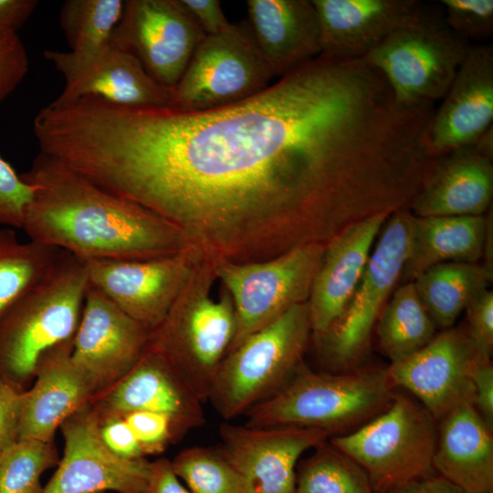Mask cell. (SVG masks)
<instances>
[{"instance_id": "cell-1", "label": "cell", "mask_w": 493, "mask_h": 493, "mask_svg": "<svg viewBox=\"0 0 493 493\" xmlns=\"http://www.w3.org/2000/svg\"><path fill=\"white\" fill-rule=\"evenodd\" d=\"M410 120L364 58L320 54L239 102L205 111L110 103L99 183L176 227L211 260L255 262L359 205L404 151Z\"/></svg>"}, {"instance_id": "cell-2", "label": "cell", "mask_w": 493, "mask_h": 493, "mask_svg": "<svg viewBox=\"0 0 493 493\" xmlns=\"http://www.w3.org/2000/svg\"><path fill=\"white\" fill-rule=\"evenodd\" d=\"M21 176L34 188L22 226L32 241L83 260L152 258L193 248L166 220L41 152Z\"/></svg>"}, {"instance_id": "cell-3", "label": "cell", "mask_w": 493, "mask_h": 493, "mask_svg": "<svg viewBox=\"0 0 493 493\" xmlns=\"http://www.w3.org/2000/svg\"><path fill=\"white\" fill-rule=\"evenodd\" d=\"M394 386L385 368L323 372L302 362L276 394L245 415L251 426L297 425L351 433L392 404Z\"/></svg>"}, {"instance_id": "cell-4", "label": "cell", "mask_w": 493, "mask_h": 493, "mask_svg": "<svg viewBox=\"0 0 493 493\" xmlns=\"http://www.w3.org/2000/svg\"><path fill=\"white\" fill-rule=\"evenodd\" d=\"M216 281L214 260L201 257L149 345L161 352L194 394L207 401L218 369L233 343L236 320L232 299Z\"/></svg>"}, {"instance_id": "cell-5", "label": "cell", "mask_w": 493, "mask_h": 493, "mask_svg": "<svg viewBox=\"0 0 493 493\" xmlns=\"http://www.w3.org/2000/svg\"><path fill=\"white\" fill-rule=\"evenodd\" d=\"M89 287L86 261L62 251L48 272L0 317V367L17 378L71 340Z\"/></svg>"}, {"instance_id": "cell-6", "label": "cell", "mask_w": 493, "mask_h": 493, "mask_svg": "<svg viewBox=\"0 0 493 493\" xmlns=\"http://www.w3.org/2000/svg\"><path fill=\"white\" fill-rule=\"evenodd\" d=\"M311 335L308 301L227 352L207 401L225 420L245 415L282 389L303 362Z\"/></svg>"}, {"instance_id": "cell-7", "label": "cell", "mask_w": 493, "mask_h": 493, "mask_svg": "<svg viewBox=\"0 0 493 493\" xmlns=\"http://www.w3.org/2000/svg\"><path fill=\"white\" fill-rule=\"evenodd\" d=\"M471 45L448 26L439 2H423L364 58L400 101L435 104L447 92Z\"/></svg>"}, {"instance_id": "cell-8", "label": "cell", "mask_w": 493, "mask_h": 493, "mask_svg": "<svg viewBox=\"0 0 493 493\" xmlns=\"http://www.w3.org/2000/svg\"><path fill=\"white\" fill-rule=\"evenodd\" d=\"M437 424L419 402L395 392L384 412L329 441L364 470L375 493H386L435 475Z\"/></svg>"}, {"instance_id": "cell-9", "label": "cell", "mask_w": 493, "mask_h": 493, "mask_svg": "<svg viewBox=\"0 0 493 493\" xmlns=\"http://www.w3.org/2000/svg\"><path fill=\"white\" fill-rule=\"evenodd\" d=\"M325 245H298L267 260H214L216 281L229 294L236 329L231 351L292 307L307 302Z\"/></svg>"}, {"instance_id": "cell-10", "label": "cell", "mask_w": 493, "mask_h": 493, "mask_svg": "<svg viewBox=\"0 0 493 493\" xmlns=\"http://www.w3.org/2000/svg\"><path fill=\"white\" fill-rule=\"evenodd\" d=\"M275 77L246 21L205 36L173 88L172 107L205 111L244 100Z\"/></svg>"}, {"instance_id": "cell-11", "label": "cell", "mask_w": 493, "mask_h": 493, "mask_svg": "<svg viewBox=\"0 0 493 493\" xmlns=\"http://www.w3.org/2000/svg\"><path fill=\"white\" fill-rule=\"evenodd\" d=\"M412 217L407 211H396L388 216L344 314L317 339L333 369L346 372L365 351L372 327L400 281L409 248Z\"/></svg>"}, {"instance_id": "cell-12", "label": "cell", "mask_w": 493, "mask_h": 493, "mask_svg": "<svg viewBox=\"0 0 493 493\" xmlns=\"http://www.w3.org/2000/svg\"><path fill=\"white\" fill-rule=\"evenodd\" d=\"M201 257L188 248L152 258L85 261L89 284L152 332L167 317Z\"/></svg>"}, {"instance_id": "cell-13", "label": "cell", "mask_w": 493, "mask_h": 493, "mask_svg": "<svg viewBox=\"0 0 493 493\" xmlns=\"http://www.w3.org/2000/svg\"><path fill=\"white\" fill-rule=\"evenodd\" d=\"M205 37L179 0H128L110 42L136 57L159 84L173 89Z\"/></svg>"}, {"instance_id": "cell-14", "label": "cell", "mask_w": 493, "mask_h": 493, "mask_svg": "<svg viewBox=\"0 0 493 493\" xmlns=\"http://www.w3.org/2000/svg\"><path fill=\"white\" fill-rule=\"evenodd\" d=\"M480 357L467 327H451L385 369L393 386L412 393L438 422L464 404H474L472 375Z\"/></svg>"}, {"instance_id": "cell-15", "label": "cell", "mask_w": 493, "mask_h": 493, "mask_svg": "<svg viewBox=\"0 0 493 493\" xmlns=\"http://www.w3.org/2000/svg\"><path fill=\"white\" fill-rule=\"evenodd\" d=\"M219 435V448L241 477L245 493H296L301 455L330 437L313 427L230 423L221 425Z\"/></svg>"}, {"instance_id": "cell-16", "label": "cell", "mask_w": 493, "mask_h": 493, "mask_svg": "<svg viewBox=\"0 0 493 493\" xmlns=\"http://www.w3.org/2000/svg\"><path fill=\"white\" fill-rule=\"evenodd\" d=\"M99 418L84 406L61 425L62 459L42 493H144L151 462L125 459L104 444Z\"/></svg>"}, {"instance_id": "cell-17", "label": "cell", "mask_w": 493, "mask_h": 493, "mask_svg": "<svg viewBox=\"0 0 493 493\" xmlns=\"http://www.w3.org/2000/svg\"><path fill=\"white\" fill-rule=\"evenodd\" d=\"M151 334L89 284L70 359L97 390L119 382L134 367Z\"/></svg>"}, {"instance_id": "cell-18", "label": "cell", "mask_w": 493, "mask_h": 493, "mask_svg": "<svg viewBox=\"0 0 493 493\" xmlns=\"http://www.w3.org/2000/svg\"><path fill=\"white\" fill-rule=\"evenodd\" d=\"M44 57L64 76L59 100L91 96L124 106L173 105V89L159 84L136 57L111 42L91 53L45 50Z\"/></svg>"}, {"instance_id": "cell-19", "label": "cell", "mask_w": 493, "mask_h": 493, "mask_svg": "<svg viewBox=\"0 0 493 493\" xmlns=\"http://www.w3.org/2000/svg\"><path fill=\"white\" fill-rule=\"evenodd\" d=\"M441 101L425 134V147L433 158L474 143L492 128V45H471Z\"/></svg>"}, {"instance_id": "cell-20", "label": "cell", "mask_w": 493, "mask_h": 493, "mask_svg": "<svg viewBox=\"0 0 493 493\" xmlns=\"http://www.w3.org/2000/svg\"><path fill=\"white\" fill-rule=\"evenodd\" d=\"M392 209L351 224L325 246L308 299L311 335L328 332L344 314L363 275L372 244Z\"/></svg>"}, {"instance_id": "cell-21", "label": "cell", "mask_w": 493, "mask_h": 493, "mask_svg": "<svg viewBox=\"0 0 493 493\" xmlns=\"http://www.w3.org/2000/svg\"><path fill=\"white\" fill-rule=\"evenodd\" d=\"M441 158L412 200L413 215H482L493 196V128L474 143Z\"/></svg>"}, {"instance_id": "cell-22", "label": "cell", "mask_w": 493, "mask_h": 493, "mask_svg": "<svg viewBox=\"0 0 493 493\" xmlns=\"http://www.w3.org/2000/svg\"><path fill=\"white\" fill-rule=\"evenodd\" d=\"M114 416L139 411L169 416L184 435L205 423L203 402L165 357L148 344L134 367L106 398Z\"/></svg>"}, {"instance_id": "cell-23", "label": "cell", "mask_w": 493, "mask_h": 493, "mask_svg": "<svg viewBox=\"0 0 493 493\" xmlns=\"http://www.w3.org/2000/svg\"><path fill=\"white\" fill-rule=\"evenodd\" d=\"M323 55L364 58L409 20L423 2L417 0H312Z\"/></svg>"}, {"instance_id": "cell-24", "label": "cell", "mask_w": 493, "mask_h": 493, "mask_svg": "<svg viewBox=\"0 0 493 493\" xmlns=\"http://www.w3.org/2000/svg\"><path fill=\"white\" fill-rule=\"evenodd\" d=\"M71 340L42 358L33 387L21 393L18 441L51 442L55 432L95 391L70 359Z\"/></svg>"}, {"instance_id": "cell-25", "label": "cell", "mask_w": 493, "mask_h": 493, "mask_svg": "<svg viewBox=\"0 0 493 493\" xmlns=\"http://www.w3.org/2000/svg\"><path fill=\"white\" fill-rule=\"evenodd\" d=\"M246 21L266 61L282 77L321 53L312 0H247Z\"/></svg>"}, {"instance_id": "cell-26", "label": "cell", "mask_w": 493, "mask_h": 493, "mask_svg": "<svg viewBox=\"0 0 493 493\" xmlns=\"http://www.w3.org/2000/svg\"><path fill=\"white\" fill-rule=\"evenodd\" d=\"M438 422L435 473L462 493L493 491V430L475 405L464 404Z\"/></svg>"}, {"instance_id": "cell-27", "label": "cell", "mask_w": 493, "mask_h": 493, "mask_svg": "<svg viewBox=\"0 0 493 493\" xmlns=\"http://www.w3.org/2000/svg\"><path fill=\"white\" fill-rule=\"evenodd\" d=\"M490 225L483 215H413L409 248L400 281H414L428 268L442 263H477L486 254Z\"/></svg>"}, {"instance_id": "cell-28", "label": "cell", "mask_w": 493, "mask_h": 493, "mask_svg": "<svg viewBox=\"0 0 493 493\" xmlns=\"http://www.w3.org/2000/svg\"><path fill=\"white\" fill-rule=\"evenodd\" d=\"M492 267L477 263L446 262L435 265L413 282L436 329L453 327L469 303L488 289Z\"/></svg>"}, {"instance_id": "cell-29", "label": "cell", "mask_w": 493, "mask_h": 493, "mask_svg": "<svg viewBox=\"0 0 493 493\" xmlns=\"http://www.w3.org/2000/svg\"><path fill=\"white\" fill-rule=\"evenodd\" d=\"M376 323L379 347L391 363L412 356L436 334V327L413 281L403 283L396 288Z\"/></svg>"}, {"instance_id": "cell-30", "label": "cell", "mask_w": 493, "mask_h": 493, "mask_svg": "<svg viewBox=\"0 0 493 493\" xmlns=\"http://www.w3.org/2000/svg\"><path fill=\"white\" fill-rule=\"evenodd\" d=\"M62 251L22 242L13 228H0V317L48 272Z\"/></svg>"}, {"instance_id": "cell-31", "label": "cell", "mask_w": 493, "mask_h": 493, "mask_svg": "<svg viewBox=\"0 0 493 493\" xmlns=\"http://www.w3.org/2000/svg\"><path fill=\"white\" fill-rule=\"evenodd\" d=\"M296 469V493H375L364 470L329 439Z\"/></svg>"}, {"instance_id": "cell-32", "label": "cell", "mask_w": 493, "mask_h": 493, "mask_svg": "<svg viewBox=\"0 0 493 493\" xmlns=\"http://www.w3.org/2000/svg\"><path fill=\"white\" fill-rule=\"evenodd\" d=\"M124 8L122 0H68L59 24L74 54L97 51L110 42Z\"/></svg>"}, {"instance_id": "cell-33", "label": "cell", "mask_w": 493, "mask_h": 493, "mask_svg": "<svg viewBox=\"0 0 493 493\" xmlns=\"http://www.w3.org/2000/svg\"><path fill=\"white\" fill-rule=\"evenodd\" d=\"M171 464L192 493H245L241 477L219 447L185 448Z\"/></svg>"}, {"instance_id": "cell-34", "label": "cell", "mask_w": 493, "mask_h": 493, "mask_svg": "<svg viewBox=\"0 0 493 493\" xmlns=\"http://www.w3.org/2000/svg\"><path fill=\"white\" fill-rule=\"evenodd\" d=\"M58 463L51 442L20 440L0 456V493H42L43 473Z\"/></svg>"}, {"instance_id": "cell-35", "label": "cell", "mask_w": 493, "mask_h": 493, "mask_svg": "<svg viewBox=\"0 0 493 493\" xmlns=\"http://www.w3.org/2000/svg\"><path fill=\"white\" fill-rule=\"evenodd\" d=\"M445 19L458 36L484 44L493 34L492 0H442Z\"/></svg>"}, {"instance_id": "cell-36", "label": "cell", "mask_w": 493, "mask_h": 493, "mask_svg": "<svg viewBox=\"0 0 493 493\" xmlns=\"http://www.w3.org/2000/svg\"><path fill=\"white\" fill-rule=\"evenodd\" d=\"M34 188L0 155V226L22 228Z\"/></svg>"}, {"instance_id": "cell-37", "label": "cell", "mask_w": 493, "mask_h": 493, "mask_svg": "<svg viewBox=\"0 0 493 493\" xmlns=\"http://www.w3.org/2000/svg\"><path fill=\"white\" fill-rule=\"evenodd\" d=\"M137 437L144 456L162 453L167 446L183 435L167 415L146 411L123 415Z\"/></svg>"}, {"instance_id": "cell-38", "label": "cell", "mask_w": 493, "mask_h": 493, "mask_svg": "<svg viewBox=\"0 0 493 493\" xmlns=\"http://www.w3.org/2000/svg\"><path fill=\"white\" fill-rule=\"evenodd\" d=\"M27 71V54L17 32H0V102L18 87Z\"/></svg>"}, {"instance_id": "cell-39", "label": "cell", "mask_w": 493, "mask_h": 493, "mask_svg": "<svg viewBox=\"0 0 493 493\" xmlns=\"http://www.w3.org/2000/svg\"><path fill=\"white\" fill-rule=\"evenodd\" d=\"M467 331L479 354L490 358L493 351V291L487 289L465 309Z\"/></svg>"}, {"instance_id": "cell-40", "label": "cell", "mask_w": 493, "mask_h": 493, "mask_svg": "<svg viewBox=\"0 0 493 493\" xmlns=\"http://www.w3.org/2000/svg\"><path fill=\"white\" fill-rule=\"evenodd\" d=\"M106 446L125 459L145 458L141 445L123 416H111L100 426Z\"/></svg>"}, {"instance_id": "cell-41", "label": "cell", "mask_w": 493, "mask_h": 493, "mask_svg": "<svg viewBox=\"0 0 493 493\" xmlns=\"http://www.w3.org/2000/svg\"><path fill=\"white\" fill-rule=\"evenodd\" d=\"M21 393L0 379V453L18 441Z\"/></svg>"}, {"instance_id": "cell-42", "label": "cell", "mask_w": 493, "mask_h": 493, "mask_svg": "<svg viewBox=\"0 0 493 493\" xmlns=\"http://www.w3.org/2000/svg\"><path fill=\"white\" fill-rule=\"evenodd\" d=\"M474 405L487 425L493 430V365L490 358L480 357L472 375Z\"/></svg>"}, {"instance_id": "cell-43", "label": "cell", "mask_w": 493, "mask_h": 493, "mask_svg": "<svg viewBox=\"0 0 493 493\" xmlns=\"http://www.w3.org/2000/svg\"><path fill=\"white\" fill-rule=\"evenodd\" d=\"M179 1L205 36L215 35L231 25L218 0Z\"/></svg>"}, {"instance_id": "cell-44", "label": "cell", "mask_w": 493, "mask_h": 493, "mask_svg": "<svg viewBox=\"0 0 493 493\" xmlns=\"http://www.w3.org/2000/svg\"><path fill=\"white\" fill-rule=\"evenodd\" d=\"M144 493H192L173 470L171 460L160 458L151 462Z\"/></svg>"}, {"instance_id": "cell-45", "label": "cell", "mask_w": 493, "mask_h": 493, "mask_svg": "<svg viewBox=\"0 0 493 493\" xmlns=\"http://www.w3.org/2000/svg\"><path fill=\"white\" fill-rule=\"evenodd\" d=\"M37 4V0H0V32H17Z\"/></svg>"}, {"instance_id": "cell-46", "label": "cell", "mask_w": 493, "mask_h": 493, "mask_svg": "<svg viewBox=\"0 0 493 493\" xmlns=\"http://www.w3.org/2000/svg\"><path fill=\"white\" fill-rule=\"evenodd\" d=\"M386 493H462L444 477L434 475L420 479Z\"/></svg>"}, {"instance_id": "cell-47", "label": "cell", "mask_w": 493, "mask_h": 493, "mask_svg": "<svg viewBox=\"0 0 493 493\" xmlns=\"http://www.w3.org/2000/svg\"><path fill=\"white\" fill-rule=\"evenodd\" d=\"M82 98H83V97H82ZM73 101H74V100H73ZM73 101H72V102H73ZM72 102H71V103H72ZM71 103H69V105H70ZM69 105H68V106H69ZM68 108H67V110H68ZM67 110H66V111H67ZM66 111H65V113H66ZM65 113H64V116H65ZM64 116H63V119H64ZM63 119H62V121H61V126H62ZM61 126H60V130H59V137H58V154H59V138H60ZM59 158H60V154H59ZM60 160H61V158H60ZM64 164H65V163H64ZM65 165H66V164H65ZM66 166H67V165H66ZM69 169H70V168H69ZM72 171H73V170H72Z\"/></svg>"}, {"instance_id": "cell-48", "label": "cell", "mask_w": 493, "mask_h": 493, "mask_svg": "<svg viewBox=\"0 0 493 493\" xmlns=\"http://www.w3.org/2000/svg\"><path fill=\"white\" fill-rule=\"evenodd\" d=\"M488 493H493V491H491V492H488Z\"/></svg>"}, {"instance_id": "cell-49", "label": "cell", "mask_w": 493, "mask_h": 493, "mask_svg": "<svg viewBox=\"0 0 493 493\" xmlns=\"http://www.w3.org/2000/svg\"><path fill=\"white\" fill-rule=\"evenodd\" d=\"M1 454H2V453H0V456H1Z\"/></svg>"}]
</instances>
